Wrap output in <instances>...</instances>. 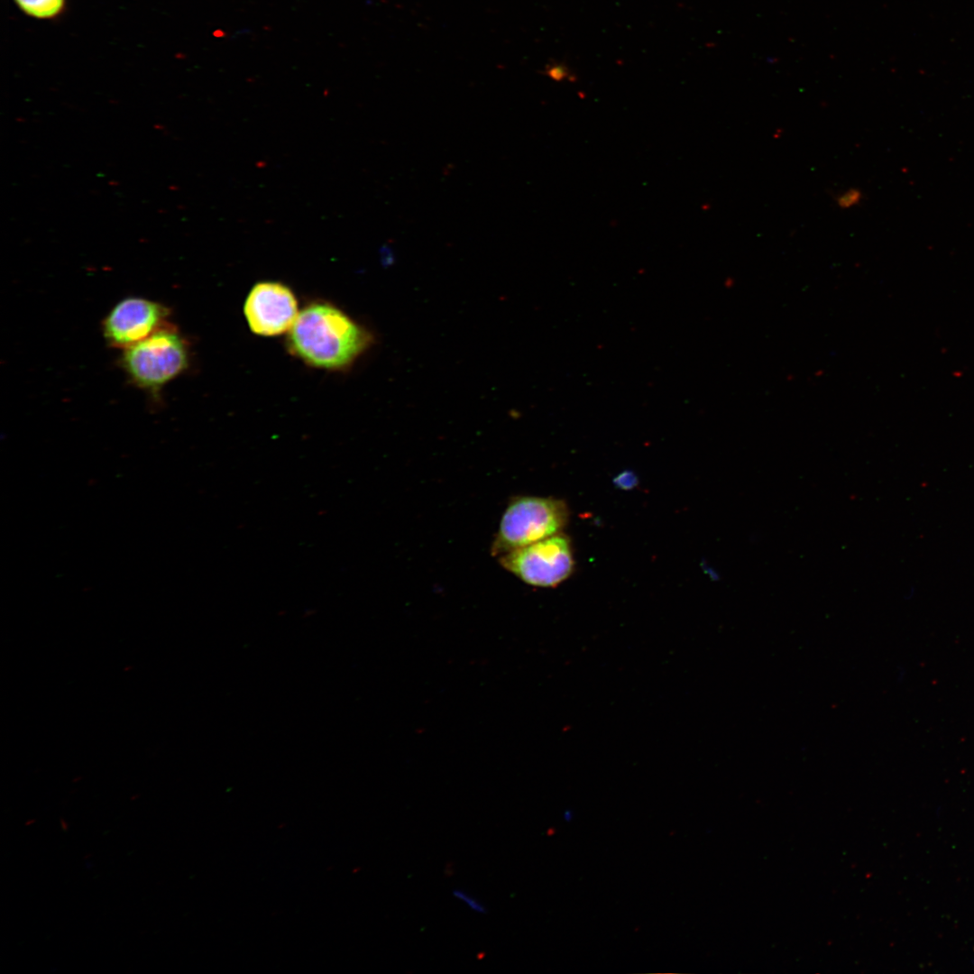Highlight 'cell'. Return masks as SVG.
<instances>
[{
	"instance_id": "obj_1",
	"label": "cell",
	"mask_w": 974,
	"mask_h": 974,
	"mask_svg": "<svg viewBox=\"0 0 974 974\" xmlns=\"http://www.w3.org/2000/svg\"><path fill=\"white\" fill-rule=\"evenodd\" d=\"M372 335L345 313L324 302L307 306L289 329L288 346L310 366L349 367L372 345Z\"/></svg>"
},
{
	"instance_id": "obj_2",
	"label": "cell",
	"mask_w": 974,
	"mask_h": 974,
	"mask_svg": "<svg viewBox=\"0 0 974 974\" xmlns=\"http://www.w3.org/2000/svg\"><path fill=\"white\" fill-rule=\"evenodd\" d=\"M565 503L554 498L514 497L505 509L491 547L500 556L519 547L560 533L566 525Z\"/></svg>"
},
{
	"instance_id": "obj_3",
	"label": "cell",
	"mask_w": 974,
	"mask_h": 974,
	"mask_svg": "<svg viewBox=\"0 0 974 974\" xmlns=\"http://www.w3.org/2000/svg\"><path fill=\"white\" fill-rule=\"evenodd\" d=\"M123 366L140 388L156 392L188 366V352L181 335L163 326L124 349Z\"/></svg>"
},
{
	"instance_id": "obj_4",
	"label": "cell",
	"mask_w": 974,
	"mask_h": 974,
	"mask_svg": "<svg viewBox=\"0 0 974 974\" xmlns=\"http://www.w3.org/2000/svg\"><path fill=\"white\" fill-rule=\"evenodd\" d=\"M500 565L527 584L555 587L574 569L570 540L558 533L499 556Z\"/></svg>"
},
{
	"instance_id": "obj_5",
	"label": "cell",
	"mask_w": 974,
	"mask_h": 974,
	"mask_svg": "<svg viewBox=\"0 0 974 974\" xmlns=\"http://www.w3.org/2000/svg\"><path fill=\"white\" fill-rule=\"evenodd\" d=\"M168 309L156 301L131 297L119 301L103 323L111 345L127 348L165 326Z\"/></svg>"
},
{
	"instance_id": "obj_6",
	"label": "cell",
	"mask_w": 974,
	"mask_h": 974,
	"mask_svg": "<svg viewBox=\"0 0 974 974\" xmlns=\"http://www.w3.org/2000/svg\"><path fill=\"white\" fill-rule=\"evenodd\" d=\"M244 314L253 333L277 335L292 327L299 315L298 303L287 286L279 282H260L247 296Z\"/></svg>"
},
{
	"instance_id": "obj_7",
	"label": "cell",
	"mask_w": 974,
	"mask_h": 974,
	"mask_svg": "<svg viewBox=\"0 0 974 974\" xmlns=\"http://www.w3.org/2000/svg\"><path fill=\"white\" fill-rule=\"evenodd\" d=\"M18 6L27 14L41 18H51L63 8L65 0H15Z\"/></svg>"
},
{
	"instance_id": "obj_8",
	"label": "cell",
	"mask_w": 974,
	"mask_h": 974,
	"mask_svg": "<svg viewBox=\"0 0 974 974\" xmlns=\"http://www.w3.org/2000/svg\"><path fill=\"white\" fill-rule=\"evenodd\" d=\"M453 896L455 898L464 902L468 907L471 908V910L478 914H485L487 913V908L484 905H482L479 900L475 899L464 890L455 888L453 890Z\"/></svg>"
},
{
	"instance_id": "obj_9",
	"label": "cell",
	"mask_w": 974,
	"mask_h": 974,
	"mask_svg": "<svg viewBox=\"0 0 974 974\" xmlns=\"http://www.w3.org/2000/svg\"><path fill=\"white\" fill-rule=\"evenodd\" d=\"M861 198L862 194L859 189L850 188L838 197L837 203L842 208H849L858 204Z\"/></svg>"
}]
</instances>
